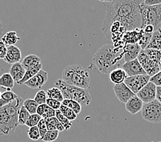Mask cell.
I'll return each mask as SVG.
<instances>
[{"instance_id":"cell-46","label":"cell","mask_w":161,"mask_h":142,"mask_svg":"<svg viewBox=\"0 0 161 142\" xmlns=\"http://www.w3.org/2000/svg\"><path fill=\"white\" fill-rule=\"evenodd\" d=\"M160 69L161 71V58H160Z\"/></svg>"},{"instance_id":"cell-33","label":"cell","mask_w":161,"mask_h":142,"mask_svg":"<svg viewBox=\"0 0 161 142\" xmlns=\"http://www.w3.org/2000/svg\"><path fill=\"white\" fill-rule=\"evenodd\" d=\"M42 118H43L42 116L38 113L31 114L30 118H28V121H27L25 125L28 126V127H32V126H37Z\"/></svg>"},{"instance_id":"cell-20","label":"cell","mask_w":161,"mask_h":142,"mask_svg":"<svg viewBox=\"0 0 161 142\" xmlns=\"http://www.w3.org/2000/svg\"><path fill=\"white\" fill-rule=\"evenodd\" d=\"M146 49H156L161 51V29L159 28L153 33L151 40Z\"/></svg>"},{"instance_id":"cell-13","label":"cell","mask_w":161,"mask_h":142,"mask_svg":"<svg viewBox=\"0 0 161 142\" xmlns=\"http://www.w3.org/2000/svg\"><path fill=\"white\" fill-rule=\"evenodd\" d=\"M47 79L48 73L42 69L39 73L26 82L24 84L31 89H41L47 82Z\"/></svg>"},{"instance_id":"cell-37","label":"cell","mask_w":161,"mask_h":142,"mask_svg":"<svg viewBox=\"0 0 161 142\" xmlns=\"http://www.w3.org/2000/svg\"><path fill=\"white\" fill-rule=\"evenodd\" d=\"M37 126H38V127H39V131L41 133V139H42V138H43V137L45 135V134L47 133L48 131L47 124H46L45 119L42 118Z\"/></svg>"},{"instance_id":"cell-21","label":"cell","mask_w":161,"mask_h":142,"mask_svg":"<svg viewBox=\"0 0 161 142\" xmlns=\"http://www.w3.org/2000/svg\"><path fill=\"white\" fill-rule=\"evenodd\" d=\"M19 96L14 93L11 90H6L1 94V98H0V107H3L10 103H13L14 100H16Z\"/></svg>"},{"instance_id":"cell-30","label":"cell","mask_w":161,"mask_h":142,"mask_svg":"<svg viewBox=\"0 0 161 142\" xmlns=\"http://www.w3.org/2000/svg\"><path fill=\"white\" fill-rule=\"evenodd\" d=\"M30 115L31 114L30 113L29 111L24 106H22L19 111V124L22 126L25 125Z\"/></svg>"},{"instance_id":"cell-15","label":"cell","mask_w":161,"mask_h":142,"mask_svg":"<svg viewBox=\"0 0 161 142\" xmlns=\"http://www.w3.org/2000/svg\"><path fill=\"white\" fill-rule=\"evenodd\" d=\"M145 103L136 94L125 103V109L132 115H135L143 109Z\"/></svg>"},{"instance_id":"cell-4","label":"cell","mask_w":161,"mask_h":142,"mask_svg":"<svg viewBox=\"0 0 161 142\" xmlns=\"http://www.w3.org/2000/svg\"><path fill=\"white\" fill-rule=\"evenodd\" d=\"M63 79L71 86L88 89L91 78L89 72L80 65H70L65 68L62 73Z\"/></svg>"},{"instance_id":"cell-47","label":"cell","mask_w":161,"mask_h":142,"mask_svg":"<svg viewBox=\"0 0 161 142\" xmlns=\"http://www.w3.org/2000/svg\"><path fill=\"white\" fill-rule=\"evenodd\" d=\"M160 28V29H161V25H160V28Z\"/></svg>"},{"instance_id":"cell-16","label":"cell","mask_w":161,"mask_h":142,"mask_svg":"<svg viewBox=\"0 0 161 142\" xmlns=\"http://www.w3.org/2000/svg\"><path fill=\"white\" fill-rule=\"evenodd\" d=\"M21 51L17 46L13 45L8 47L6 56L4 58L5 62L9 64H14L19 62L21 60Z\"/></svg>"},{"instance_id":"cell-5","label":"cell","mask_w":161,"mask_h":142,"mask_svg":"<svg viewBox=\"0 0 161 142\" xmlns=\"http://www.w3.org/2000/svg\"><path fill=\"white\" fill-rule=\"evenodd\" d=\"M54 86L61 90L64 98L74 100L80 103L82 106H88L90 105L92 101V97L88 89L71 86L65 82L63 79L55 81Z\"/></svg>"},{"instance_id":"cell-1","label":"cell","mask_w":161,"mask_h":142,"mask_svg":"<svg viewBox=\"0 0 161 142\" xmlns=\"http://www.w3.org/2000/svg\"><path fill=\"white\" fill-rule=\"evenodd\" d=\"M143 2V0H113L109 3L102 29L105 35L114 22L119 23L125 32L141 28L139 6Z\"/></svg>"},{"instance_id":"cell-7","label":"cell","mask_w":161,"mask_h":142,"mask_svg":"<svg viewBox=\"0 0 161 142\" xmlns=\"http://www.w3.org/2000/svg\"><path fill=\"white\" fill-rule=\"evenodd\" d=\"M141 16V28L147 25H152L156 30L159 29L161 25V3L156 6H147L143 2L139 6Z\"/></svg>"},{"instance_id":"cell-41","label":"cell","mask_w":161,"mask_h":142,"mask_svg":"<svg viewBox=\"0 0 161 142\" xmlns=\"http://www.w3.org/2000/svg\"><path fill=\"white\" fill-rule=\"evenodd\" d=\"M143 3L147 6H156L161 3V0H144Z\"/></svg>"},{"instance_id":"cell-14","label":"cell","mask_w":161,"mask_h":142,"mask_svg":"<svg viewBox=\"0 0 161 142\" xmlns=\"http://www.w3.org/2000/svg\"><path fill=\"white\" fill-rule=\"evenodd\" d=\"M141 50L142 48L138 43L126 44L125 47L123 48V53H124L125 62H129V61L136 59Z\"/></svg>"},{"instance_id":"cell-38","label":"cell","mask_w":161,"mask_h":142,"mask_svg":"<svg viewBox=\"0 0 161 142\" xmlns=\"http://www.w3.org/2000/svg\"><path fill=\"white\" fill-rule=\"evenodd\" d=\"M56 113V110L51 108L50 107H49L47 105V108H46L43 115L42 116V118H44V119H47V118H49L55 117Z\"/></svg>"},{"instance_id":"cell-23","label":"cell","mask_w":161,"mask_h":142,"mask_svg":"<svg viewBox=\"0 0 161 142\" xmlns=\"http://www.w3.org/2000/svg\"><path fill=\"white\" fill-rule=\"evenodd\" d=\"M42 68H43V65H42V64H40L36 66L26 70V72L25 74L24 77L18 83V84H19V85L24 84L26 82H28V80L32 79L33 76H34L36 74L39 73V72L42 70Z\"/></svg>"},{"instance_id":"cell-11","label":"cell","mask_w":161,"mask_h":142,"mask_svg":"<svg viewBox=\"0 0 161 142\" xmlns=\"http://www.w3.org/2000/svg\"><path fill=\"white\" fill-rule=\"evenodd\" d=\"M157 86L154 83L149 82L136 94L144 103H150L156 100Z\"/></svg>"},{"instance_id":"cell-34","label":"cell","mask_w":161,"mask_h":142,"mask_svg":"<svg viewBox=\"0 0 161 142\" xmlns=\"http://www.w3.org/2000/svg\"><path fill=\"white\" fill-rule=\"evenodd\" d=\"M47 98H48V97L47 94V92H45L44 90H39L36 94L34 99L35 100L38 104L42 105V104H46Z\"/></svg>"},{"instance_id":"cell-32","label":"cell","mask_w":161,"mask_h":142,"mask_svg":"<svg viewBox=\"0 0 161 142\" xmlns=\"http://www.w3.org/2000/svg\"><path fill=\"white\" fill-rule=\"evenodd\" d=\"M28 135L30 139H32L33 141H37L41 139V133L39 131V127L38 126H32V127H30L28 131Z\"/></svg>"},{"instance_id":"cell-42","label":"cell","mask_w":161,"mask_h":142,"mask_svg":"<svg viewBox=\"0 0 161 142\" xmlns=\"http://www.w3.org/2000/svg\"><path fill=\"white\" fill-rule=\"evenodd\" d=\"M47 104H42V105H39V107H38V109H37V111H36V113H38L40 116H43L45 111L47 108Z\"/></svg>"},{"instance_id":"cell-43","label":"cell","mask_w":161,"mask_h":142,"mask_svg":"<svg viewBox=\"0 0 161 142\" xmlns=\"http://www.w3.org/2000/svg\"><path fill=\"white\" fill-rule=\"evenodd\" d=\"M145 33H148V34H153L155 31L156 29L153 25H147L146 26H145L143 28H142Z\"/></svg>"},{"instance_id":"cell-44","label":"cell","mask_w":161,"mask_h":142,"mask_svg":"<svg viewBox=\"0 0 161 142\" xmlns=\"http://www.w3.org/2000/svg\"><path fill=\"white\" fill-rule=\"evenodd\" d=\"M156 99L161 103V86H157Z\"/></svg>"},{"instance_id":"cell-29","label":"cell","mask_w":161,"mask_h":142,"mask_svg":"<svg viewBox=\"0 0 161 142\" xmlns=\"http://www.w3.org/2000/svg\"><path fill=\"white\" fill-rule=\"evenodd\" d=\"M60 111H61V112H62V113L64 115L65 117L68 118L69 120H71V121L75 120L78 116V115L76 114L72 109H71L70 108H69V107H67V106L63 105V104L60 107Z\"/></svg>"},{"instance_id":"cell-28","label":"cell","mask_w":161,"mask_h":142,"mask_svg":"<svg viewBox=\"0 0 161 142\" xmlns=\"http://www.w3.org/2000/svg\"><path fill=\"white\" fill-rule=\"evenodd\" d=\"M56 117L58 118V120L60 121L61 124H63V126L64 127L65 130H69L71 126H72V123L71 121L69 120L68 118L65 117L64 115L62 113V112L60 111V109L56 110Z\"/></svg>"},{"instance_id":"cell-3","label":"cell","mask_w":161,"mask_h":142,"mask_svg":"<svg viewBox=\"0 0 161 142\" xmlns=\"http://www.w3.org/2000/svg\"><path fill=\"white\" fill-rule=\"evenodd\" d=\"M22 98L16 100L3 107H0V132L1 135H13L19 124V111L22 105Z\"/></svg>"},{"instance_id":"cell-6","label":"cell","mask_w":161,"mask_h":142,"mask_svg":"<svg viewBox=\"0 0 161 142\" xmlns=\"http://www.w3.org/2000/svg\"><path fill=\"white\" fill-rule=\"evenodd\" d=\"M160 58L161 51L152 49H142L137 57L141 66L150 76H154L160 71Z\"/></svg>"},{"instance_id":"cell-12","label":"cell","mask_w":161,"mask_h":142,"mask_svg":"<svg viewBox=\"0 0 161 142\" xmlns=\"http://www.w3.org/2000/svg\"><path fill=\"white\" fill-rule=\"evenodd\" d=\"M125 71L128 76H136L139 75H146L147 72L141 66L137 58L129 62H125L121 67Z\"/></svg>"},{"instance_id":"cell-25","label":"cell","mask_w":161,"mask_h":142,"mask_svg":"<svg viewBox=\"0 0 161 142\" xmlns=\"http://www.w3.org/2000/svg\"><path fill=\"white\" fill-rule=\"evenodd\" d=\"M62 104L63 105L68 107L69 108L72 109L76 114L78 115H79L80 112L82 111V105L78 102L74 101V100L64 98V101L62 102Z\"/></svg>"},{"instance_id":"cell-36","label":"cell","mask_w":161,"mask_h":142,"mask_svg":"<svg viewBox=\"0 0 161 142\" xmlns=\"http://www.w3.org/2000/svg\"><path fill=\"white\" fill-rule=\"evenodd\" d=\"M46 104L53 109L58 110V109H60V106L62 105V103L58 101H57V100H56V99L48 98L47 100V103H46Z\"/></svg>"},{"instance_id":"cell-48","label":"cell","mask_w":161,"mask_h":142,"mask_svg":"<svg viewBox=\"0 0 161 142\" xmlns=\"http://www.w3.org/2000/svg\"><path fill=\"white\" fill-rule=\"evenodd\" d=\"M158 142H161V141H158Z\"/></svg>"},{"instance_id":"cell-27","label":"cell","mask_w":161,"mask_h":142,"mask_svg":"<svg viewBox=\"0 0 161 142\" xmlns=\"http://www.w3.org/2000/svg\"><path fill=\"white\" fill-rule=\"evenodd\" d=\"M39 105L36 102L35 100L32 98L26 99L24 101V103H23V106L29 111L30 114L36 113Z\"/></svg>"},{"instance_id":"cell-18","label":"cell","mask_w":161,"mask_h":142,"mask_svg":"<svg viewBox=\"0 0 161 142\" xmlns=\"http://www.w3.org/2000/svg\"><path fill=\"white\" fill-rule=\"evenodd\" d=\"M128 77L125 71L122 68H117L110 72L109 74V79L111 82L114 84H119L124 83L125 79Z\"/></svg>"},{"instance_id":"cell-19","label":"cell","mask_w":161,"mask_h":142,"mask_svg":"<svg viewBox=\"0 0 161 142\" xmlns=\"http://www.w3.org/2000/svg\"><path fill=\"white\" fill-rule=\"evenodd\" d=\"M21 64L26 70H28V69L33 68L41 64V59L36 55L30 54L24 57V59L22 60Z\"/></svg>"},{"instance_id":"cell-26","label":"cell","mask_w":161,"mask_h":142,"mask_svg":"<svg viewBox=\"0 0 161 142\" xmlns=\"http://www.w3.org/2000/svg\"><path fill=\"white\" fill-rule=\"evenodd\" d=\"M47 94L48 98L56 99L57 101H58L61 103H62L64 99L62 92H61L59 88L57 87H53L50 88V89L47 90Z\"/></svg>"},{"instance_id":"cell-31","label":"cell","mask_w":161,"mask_h":142,"mask_svg":"<svg viewBox=\"0 0 161 142\" xmlns=\"http://www.w3.org/2000/svg\"><path fill=\"white\" fill-rule=\"evenodd\" d=\"M60 131L58 130H48L47 133L45 134V135L42 138L41 140L45 142H53L56 141L59 136Z\"/></svg>"},{"instance_id":"cell-17","label":"cell","mask_w":161,"mask_h":142,"mask_svg":"<svg viewBox=\"0 0 161 142\" xmlns=\"http://www.w3.org/2000/svg\"><path fill=\"white\" fill-rule=\"evenodd\" d=\"M9 71L10 75H12L14 80L15 81V82L18 83L24 77L26 72V69L23 66L21 63L18 62L12 64Z\"/></svg>"},{"instance_id":"cell-2","label":"cell","mask_w":161,"mask_h":142,"mask_svg":"<svg viewBox=\"0 0 161 142\" xmlns=\"http://www.w3.org/2000/svg\"><path fill=\"white\" fill-rule=\"evenodd\" d=\"M93 60L95 66L103 74H110L125 62L123 50L117 49L113 45H103L95 53Z\"/></svg>"},{"instance_id":"cell-40","label":"cell","mask_w":161,"mask_h":142,"mask_svg":"<svg viewBox=\"0 0 161 142\" xmlns=\"http://www.w3.org/2000/svg\"><path fill=\"white\" fill-rule=\"evenodd\" d=\"M8 51V47L2 40L0 42V58L4 60Z\"/></svg>"},{"instance_id":"cell-35","label":"cell","mask_w":161,"mask_h":142,"mask_svg":"<svg viewBox=\"0 0 161 142\" xmlns=\"http://www.w3.org/2000/svg\"><path fill=\"white\" fill-rule=\"evenodd\" d=\"M45 121L49 122V123H50L52 125H53L57 130H58L60 132H63L65 130L63 124L60 123V121L58 120V118H57L56 116L45 119Z\"/></svg>"},{"instance_id":"cell-45","label":"cell","mask_w":161,"mask_h":142,"mask_svg":"<svg viewBox=\"0 0 161 142\" xmlns=\"http://www.w3.org/2000/svg\"><path fill=\"white\" fill-rule=\"evenodd\" d=\"M98 1L102 2H108V3H110V2H112L113 0H98Z\"/></svg>"},{"instance_id":"cell-22","label":"cell","mask_w":161,"mask_h":142,"mask_svg":"<svg viewBox=\"0 0 161 142\" xmlns=\"http://www.w3.org/2000/svg\"><path fill=\"white\" fill-rule=\"evenodd\" d=\"M15 81L10 73L3 74L0 78V86L6 90H11L14 87Z\"/></svg>"},{"instance_id":"cell-8","label":"cell","mask_w":161,"mask_h":142,"mask_svg":"<svg viewBox=\"0 0 161 142\" xmlns=\"http://www.w3.org/2000/svg\"><path fill=\"white\" fill-rule=\"evenodd\" d=\"M141 115L145 120L152 123L161 122V103L156 99L150 103H145Z\"/></svg>"},{"instance_id":"cell-39","label":"cell","mask_w":161,"mask_h":142,"mask_svg":"<svg viewBox=\"0 0 161 142\" xmlns=\"http://www.w3.org/2000/svg\"><path fill=\"white\" fill-rule=\"evenodd\" d=\"M150 82L154 83L156 86H161V71L154 76H151Z\"/></svg>"},{"instance_id":"cell-24","label":"cell","mask_w":161,"mask_h":142,"mask_svg":"<svg viewBox=\"0 0 161 142\" xmlns=\"http://www.w3.org/2000/svg\"><path fill=\"white\" fill-rule=\"evenodd\" d=\"M19 40L20 38L17 36V32L14 31L6 33L2 38V40L5 43L7 47L14 45Z\"/></svg>"},{"instance_id":"cell-9","label":"cell","mask_w":161,"mask_h":142,"mask_svg":"<svg viewBox=\"0 0 161 142\" xmlns=\"http://www.w3.org/2000/svg\"><path fill=\"white\" fill-rule=\"evenodd\" d=\"M151 76L148 75H139L128 76L124 83L134 93L136 94L145 85L150 82Z\"/></svg>"},{"instance_id":"cell-10","label":"cell","mask_w":161,"mask_h":142,"mask_svg":"<svg viewBox=\"0 0 161 142\" xmlns=\"http://www.w3.org/2000/svg\"><path fill=\"white\" fill-rule=\"evenodd\" d=\"M113 90L119 101L123 103H125V104L130 98L136 95L124 82L114 84L113 86Z\"/></svg>"}]
</instances>
